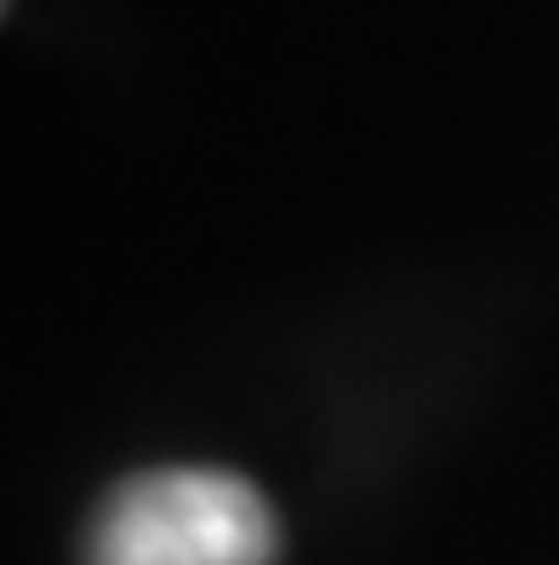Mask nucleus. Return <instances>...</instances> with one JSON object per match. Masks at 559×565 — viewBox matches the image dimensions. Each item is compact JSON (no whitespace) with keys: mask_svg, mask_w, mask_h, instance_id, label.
I'll list each match as a JSON object with an SVG mask.
<instances>
[{"mask_svg":"<svg viewBox=\"0 0 559 565\" xmlns=\"http://www.w3.org/2000/svg\"><path fill=\"white\" fill-rule=\"evenodd\" d=\"M86 565H275L280 520L246 475L172 462L120 480L97 503Z\"/></svg>","mask_w":559,"mask_h":565,"instance_id":"1","label":"nucleus"}]
</instances>
